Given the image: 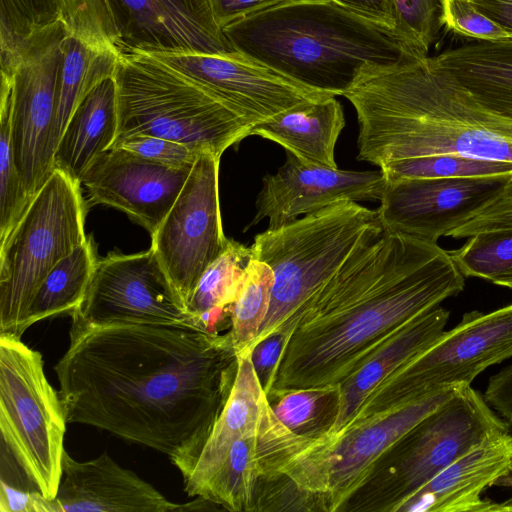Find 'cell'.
Here are the masks:
<instances>
[{"instance_id": "22", "label": "cell", "mask_w": 512, "mask_h": 512, "mask_svg": "<svg viewBox=\"0 0 512 512\" xmlns=\"http://www.w3.org/2000/svg\"><path fill=\"white\" fill-rule=\"evenodd\" d=\"M512 472V435L498 432L455 460L409 498L398 512H492L483 491Z\"/></svg>"}, {"instance_id": "33", "label": "cell", "mask_w": 512, "mask_h": 512, "mask_svg": "<svg viewBox=\"0 0 512 512\" xmlns=\"http://www.w3.org/2000/svg\"><path fill=\"white\" fill-rule=\"evenodd\" d=\"M379 169L387 182L416 178L490 177L512 175V162L436 154L391 161Z\"/></svg>"}, {"instance_id": "19", "label": "cell", "mask_w": 512, "mask_h": 512, "mask_svg": "<svg viewBox=\"0 0 512 512\" xmlns=\"http://www.w3.org/2000/svg\"><path fill=\"white\" fill-rule=\"evenodd\" d=\"M191 169L169 167L122 148L98 155L81 178L90 202L121 210L152 235L181 192Z\"/></svg>"}, {"instance_id": "7", "label": "cell", "mask_w": 512, "mask_h": 512, "mask_svg": "<svg viewBox=\"0 0 512 512\" xmlns=\"http://www.w3.org/2000/svg\"><path fill=\"white\" fill-rule=\"evenodd\" d=\"M508 425L470 385L457 386L378 458L338 512H398L443 469L488 437L509 431Z\"/></svg>"}, {"instance_id": "29", "label": "cell", "mask_w": 512, "mask_h": 512, "mask_svg": "<svg viewBox=\"0 0 512 512\" xmlns=\"http://www.w3.org/2000/svg\"><path fill=\"white\" fill-rule=\"evenodd\" d=\"M96 262L88 238L63 258L36 290L24 319V331L46 318L72 315L83 300Z\"/></svg>"}, {"instance_id": "18", "label": "cell", "mask_w": 512, "mask_h": 512, "mask_svg": "<svg viewBox=\"0 0 512 512\" xmlns=\"http://www.w3.org/2000/svg\"><path fill=\"white\" fill-rule=\"evenodd\" d=\"M383 172L350 171L302 162L286 152V161L266 174L256 199V213L246 230L268 218L274 229L339 201L380 200L386 187Z\"/></svg>"}, {"instance_id": "48", "label": "cell", "mask_w": 512, "mask_h": 512, "mask_svg": "<svg viewBox=\"0 0 512 512\" xmlns=\"http://www.w3.org/2000/svg\"><path fill=\"white\" fill-rule=\"evenodd\" d=\"M504 196L512 197V176L508 179L503 192L501 193Z\"/></svg>"}, {"instance_id": "35", "label": "cell", "mask_w": 512, "mask_h": 512, "mask_svg": "<svg viewBox=\"0 0 512 512\" xmlns=\"http://www.w3.org/2000/svg\"><path fill=\"white\" fill-rule=\"evenodd\" d=\"M31 198L15 166L11 138L10 109L0 102V245L28 209Z\"/></svg>"}, {"instance_id": "28", "label": "cell", "mask_w": 512, "mask_h": 512, "mask_svg": "<svg viewBox=\"0 0 512 512\" xmlns=\"http://www.w3.org/2000/svg\"><path fill=\"white\" fill-rule=\"evenodd\" d=\"M119 57L91 48L67 34L56 83L53 155L67 122L81 99L99 82L114 75Z\"/></svg>"}, {"instance_id": "20", "label": "cell", "mask_w": 512, "mask_h": 512, "mask_svg": "<svg viewBox=\"0 0 512 512\" xmlns=\"http://www.w3.org/2000/svg\"><path fill=\"white\" fill-rule=\"evenodd\" d=\"M456 388L457 386L442 389L375 413L353 422L340 433L330 445L327 454L329 512H338L378 458L401 436L444 403Z\"/></svg>"}, {"instance_id": "30", "label": "cell", "mask_w": 512, "mask_h": 512, "mask_svg": "<svg viewBox=\"0 0 512 512\" xmlns=\"http://www.w3.org/2000/svg\"><path fill=\"white\" fill-rule=\"evenodd\" d=\"M277 418L292 432L310 439L334 438L340 409V387L271 390L266 394Z\"/></svg>"}, {"instance_id": "12", "label": "cell", "mask_w": 512, "mask_h": 512, "mask_svg": "<svg viewBox=\"0 0 512 512\" xmlns=\"http://www.w3.org/2000/svg\"><path fill=\"white\" fill-rule=\"evenodd\" d=\"M510 357L512 304L488 313L467 312L455 327L381 382L353 422L442 389L470 385L485 369Z\"/></svg>"}, {"instance_id": "5", "label": "cell", "mask_w": 512, "mask_h": 512, "mask_svg": "<svg viewBox=\"0 0 512 512\" xmlns=\"http://www.w3.org/2000/svg\"><path fill=\"white\" fill-rule=\"evenodd\" d=\"M383 233L376 210L344 200L257 234L250 246L252 256L271 267L274 283L252 345L282 330L321 285Z\"/></svg>"}, {"instance_id": "40", "label": "cell", "mask_w": 512, "mask_h": 512, "mask_svg": "<svg viewBox=\"0 0 512 512\" xmlns=\"http://www.w3.org/2000/svg\"><path fill=\"white\" fill-rule=\"evenodd\" d=\"M512 228V197L500 194L446 236L460 239L476 233Z\"/></svg>"}, {"instance_id": "31", "label": "cell", "mask_w": 512, "mask_h": 512, "mask_svg": "<svg viewBox=\"0 0 512 512\" xmlns=\"http://www.w3.org/2000/svg\"><path fill=\"white\" fill-rule=\"evenodd\" d=\"M274 273L252 256L235 301L230 306V335L237 355L250 350L267 315Z\"/></svg>"}, {"instance_id": "14", "label": "cell", "mask_w": 512, "mask_h": 512, "mask_svg": "<svg viewBox=\"0 0 512 512\" xmlns=\"http://www.w3.org/2000/svg\"><path fill=\"white\" fill-rule=\"evenodd\" d=\"M71 317L72 323L89 326L181 324L204 329L151 247L97 259L83 300Z\"/></svg>"}, {"instance_id": "8", "label": "cell", "mask_w": 512, "mask_h": 512, "mask_svg": "<svg viewBox=\"0 0 512 512\" xmlns=\"http://www.w3.org/2000/svg\"><path fill=\"white\" fill-rule=\"evenodd\" d=\"M69 35L118 57L133 53H238L208 0H58Z\"/></svg>"}, {"instance_id": "6", "label": "cell", "mask_w": 512, "mask_h": 512, "mask_svg": "<svg viewBox=\"0 0 512 512\" xmlns=\"http://www.w3.org/2000/svg\"><path fill=\"white\" fill-rule=\"evenodd\" d=\"M116 141L144 134L221 158L253 125L187 77L147 53L119 57ZM114 142V143H115Z\"/></svg>"}, {"instance_id": "9", "label": "cell", "mask_w": 512, "mask_h": 512, "mask_svg": "<svg viewBox=\"0 0 512 512\" xmlns=\"http://www.w3.org/2000/svg\"><path fill=\"white\" fill-rule=\"evenodd\" d=\"M80 183L54 169L0 245V333L21 338L31 300L49 272L87 240Z\"/></svg>"}, {"instance_id": "43", "label": "cell", "mask_w": 512, "mask_h": 512, "mask_svg": "<svg viewBox=\"0 0 512 512\" xmlns=\"http://www.w3.org/2000/svg\"><path fill=\"white\" fill-rule=\"evenodd\" d=\"M283 0H208L217 25L226 26Z\"/></svg>"}, {"instance_id": "4", "label": "cell", "mask_w": 512, "mask_h": 512, "mask_svg": "<svg viewBox=\"0 0 512 512\" xmlns=\"http://www.w3.org/2000/svg\"><path fill=\"white\" fill-rule=\"evenodd\" d=\"M223 33L236 52L335 96H343L371 68L414 57L392 28L333 0H283Z\"/></svg>"}, {"instance_id": "44", "label": "cell", "mask_w": 512, "mask_h": 512, "mask_svg": "<svg viewBox=\"0 0 512 512\" xmlns=\"http://www.w3.org/2000/svg\"><path fill=\"white\" fill-rule=\"evenodd\" d=\"M365 17L382 23L394 30L393 0H333Z\"/></svg>"}, {"instance_id": "10", "label": "cell", "mask_w": 512, "mask_h": 512, "mask_svg": "<svg viewBox=\"0 0 512 512\" xmlns=\"http://www.w3.org/2000/svg\"><path fill=\"white\" fill-rule=\"evenodd\" d=\"M66 417L48 382L40 352L0 333L1 447L45 498L56 497L62 478Z\"/></svg>"}, {"instance_id": "1", "label": "cell", "mask_w": 512, "mask_h": 512, "mask_svg": "<svg viewBox=\"0 0 512 512\" xmlns=\"http://www.w3.org/2000/svg\"><path fill=\"white\" fill-rule=\"evenodd\" d=\"M230 332L181 324L72 323L54 366L67 423L167 455L185 478L231 392Z\"/></svg>"}, {"instance_id": "26", "label": "cell", "mask_w": 512, "mask_h": 512, "mask_svg": "<svg viewBox=\"0 0 512 512\" xmlns=\"http://www.w3.org/2000/svg\"><path fill=\"white\" fill-rule=\"evenodd\" d=\"M268 406L253 367L250 350L238 355V369L229 398L193 469L185 477V491L197 497L221 465L230 445L255 428Z\"/></svg>"}, {"instance_id": "46", "label": "cell", "mask_w": 512, "mask_h": 512, "mask_svg": "<svg viewBox=\"0 0 512 512\" xmlns=\"http://www.w3.org/2000/svg\"><path fill=\"white\" fill-rule=\"evenodd\" d=\"M492 283H494L498 286L507 287V288L512 289V270L497 277L496 279H494L492 281Z\"/></svg>"}, {"instance_id": "36", "label": "cell", "mask_w": 512, "mask_h": 512, "mask_svg": "<svg viewBox=\"0 0 512 512\" xmlns=\"http://www.w3.org/2000/svg\"><path fill=\"white\" fill-rule=\"evenodd\" d=\"M443 0H393L394 31L414 57H426L443 27Z\"/></svg>"}, {"instance_id": "27", "label": "cell", "mask_w": 512, "mask_h": 512, "mask_svg": "<svg viewBox=\"0 0 512 512\" xmlns=\"http://www.w3.org/2000/svg\"><path fill=\"white\" fill-rule=\"evenodd\" d=\"M345 127L342 106L336 97L309 102L254 125L251 135L282 146L302 162L337 168L335 145Z\"/></svg>"}, {"instance_id": "11", "label": "cell", "mask_w": 512, "mask_h": 512, "mask_svg": "<svg viewBox=\"0 0 512 512\" xmlns=\"http://www.w3.org/2000/svg\"><path fill=\"white\" fill-rule=\"evenodd\" d=\"M67 34L57 19L0 53L1 101L10 109L15 166L31 198L54 170L56 83Z\"/></svg>"}, {"instance_id": "25", "label": "cell", "mask_w": 512, "mask_h": 512, "mask_svg": "<svg viewBox=\"0 0 512 512\" xmlns=\"http://www.w3.org/2000/svg\"><path fill=\"white\" fill-rule=\"evenodd\" d=\"M117 131V86L111 76L95 85L77 104L54 152V169L80 183L95 158L113 146Z\"/></svg>"}, {"instance_id": "15", "label": "cell", "mask_w": 512, "mask_h": 512, "mask_svg": "<svg viewBox=\"0 0 512 512\" xmlns=\"http://www.w3.org/2000/svg\"><path fill=\"white\" fill-rule=\"evenodd\" d=\"M219 166L220 158L212 153L198 156L176 201L151 235L150 247L186 306L201 276L229 241L220 213Z\"/></svg>"}, {"instance_id": "45", "label": "cell", "mask_w": 512, "mask_h": 512, "mask_svg": "<svg viewBox=\"0 0 512 512\" xmlns=\"http://www.w3.org/2000/svg\"><path fill=\"white\" fill-rule=\"evenodd\" d=\"M479 11L512 34V0H471Z\"/></svg>"}, {"instance_id": "24", "label": "cell", "mask_w": 512, "mask_h": 512, "mask_svg": "<svg viewBox=\"0 0 512 512\" xmlns=\"http://www.w3.org/2000/svg\"><path fill=\"white\" fill-rule=\"evenodd\" d=\"M486 111L512 121V38L478 41L432 57Z\"/></svg>"}, {"instance_id": "38", "label": "cell", "mask_w": 512, "mask_h": 512, "mask_svg": "<svg viewBox=\"0 0 512 512\" xmlns=\"http://www.w3.org/2000/svg\"><path fill=\"white\" fill-rule=\"evenodd\" d=\"M442 22L446 30L479 41L511 39L512 34L477 9L471 0H443Z\"/></svg>"}, {"instance_id": "39", "label": "cell", "mask_w": 512, "mask_h": 512, "mask_svg": "<svg viewBox=\"0 0 512 512\" xmlns=\"http://www.w3.org/2000/svg\"><path fill=\"white\" fill-rule=\"evenodd\" d=\"M111 148H122L148 160L179 169H192L201 154L181 143L144 134L124 137Z\"/></svg>"}, {"instance_id": "23", "label": "cell", "mask_w": 512, "mask_h": 512, "mask_svg": "<svg viewBox=\"0 0 512 512\" xmlns=\"http://www.w3.org/2000/svg\"><path fill=\"white\" fill-rule=\"evenodd\" d=\"M450 312L434 307L411 319L382 341L340 386V409L331 432L337 437L354 420L373 390L418 355L444 331Z\"/></svg>"}, {"instance_id": "13", "label": "cell", "mask_w": 512, "mask_h": 512, "mask_svg": "<svg viewBox=\"0 0 512 512\" xmlns=\"http://www.w3.org/2000/svg\"><path fill=\"white\" fill-rule=\"evenodd\" d=\"M333 438L310 439L289 430L269 403L259 424L235 440L197 497L232 512H249L256 485L283 474L328 503L327 450Z\"/></svg>"}, {"instance_id": "37", "label": "cell", "mask_w": 512, "mask_h": 512, "mask_svg": "<svg viewBox=\"0 0 512 512\" xmlns=\"http://www.w3.org/2000/svg\"><path fill=\"white\" fill-rule=\"evenodd\" d=\"M58 18V0H0V51L9 52Z\"/></svg>"}, {"instance_id": "21", "label": "cell", "mask_w": 512, "mask_h": 512, "mask_svg": "<svg viewBox=\"0 0 512 512\" xmlns=\"http://www.w3.org/2000/svg\"><path fill=\"white\" fill-rule=\"evenodd\" d=\"M50 503L52 512L186 511V504L169 501L107 452L80 462L65 451L58 492Z\"/></svg>"}, {"instance_id": "16", "label": "cell", "mask_w": 512, "mask_h": 512, "mask_svg": "<svg viewBox=\"0 0 512 512\" xmlns=\"http://www.w3.org/2000/svg\"><path fill=\"white\" fill-rule=\"evenodd\" d=\"M253 126L309 102L336 97L299 84L240 53H151Z\"/></svg>"}, {"instance_id": "47", "label": "cell", "mask_w": 512, "mask_h": 512, "mask_svg": "<svg viewBox=\"0 0 512 512\" xmlns=\"http://www.w3.org/2000/svg\"><path fill=\"white\" fill-rule=\"evenodd\" d=\"M510 485L512 486V480H510ZM512 512V498L506 500L503 503H495L492 508V512Z\"/></svg>"}, {"instance_id": "17", "label": "cell", "mask_w": 512, "mask_h": 512, "mask_svg": "<svg viewBox=\"0 0 512 512\" xmlns=\"http://www.w3.org/2000/svg\"><path fill=\"white\" fill-rule=\"evenodd\" d=\"M511 176L386 181L376 211L384 232L437 243L499 196Z\"/></svg>"}, {"instance_id": "32", "label": "cell", "mask_w": 512, "mask_h": 512, "mask_svg": "<svg viewBox=\"0 0 512 512\" xmlns=\"http://www.w3.org/2000/svg\"><path fill=\"white\" fill-rule=\"evenodd\" d=\"M251 258L250 246L229 239L224 252L201 276L187 303L188 311L199 319L214 309L230 311Z\"/></svg>"}, {"instance_id": "41", "label": "cell", "mask_w": 512, "mask_h": 512, "mask_svg": "<svg viewBox=\"0 0 512 512\" xmlns=\"http://www.w3.org/2000/svg\"><path fill=\"white\" fill-rule=\"evenodd\" d=\"M292 330H280L261 339L250 349V357L258 380L267 394L273 385L283 350Z\"/></svg>"}, {"instance_id": "2", "label": "cell", "mask_w": 512, "mask_h": 512, "mask_svg": "<svg viewBox=\"0 0 512 512\" xmlns=\"http://www.w3.org/2000/svg\"><path fill=\"white\" fill-rule=\"evenodd\" d=\"M464 287L451 253L437 243L384 232L284 326L292 332L271 390L340 387L391 333Z\"/></svg>"}, {"instance_id": "42", "label": "cell", "mask_w": 512, "mask_h": 512, "mask_svg": "<svg viewBox=\"0 0 512 512\" xmlns=\"http://www.w3.org/2000/svg\"><path fill=\"white\" fill-rule=\"evenodd\" d=\"M50 502L32 487L0 480L1 512H52Z\"/></svg>"}, {"instance_id": "3", "label": "cell", "mask_w": 512, "mask_h": 512, "mask_svg": "<svg viewBox=\"0 0 512 512\" xmlns=\"http://www.w3.org/2000/svg\"><path fill=\"white\" fill-rule=\"evenodd\" d=\"M343 96L357 114L359 161L456 154L512 162V121L477 105L432 57L371 68Z\"/></svg>"}, {"instance_id": "34", "label": "cell", "mask_w": 512, "mask_h": 512, "mask_svg": "<svg viewBox=\"0 0 512 512\" xmlns=\"http://www.w3.org/2000/svg\"><path fill=\"white\" fill-rule=\"evenodd\" d=\"M450 253L465 277L492 282L512 270V228L476 233Z\"/></svg>"}]
</instances>
